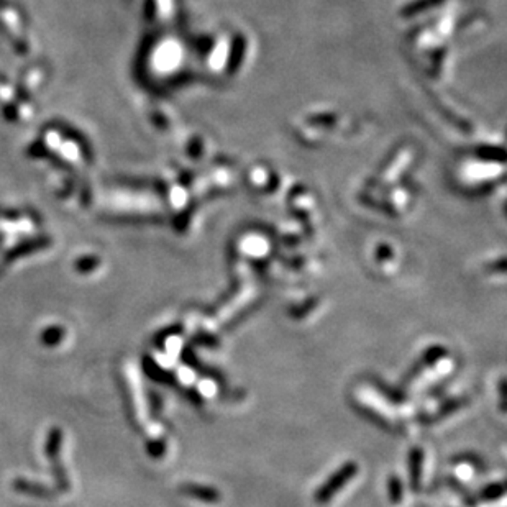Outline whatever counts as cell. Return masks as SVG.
Masks as SVG:
<instances>
[{
  "label": "cell",
  "mask_w": 507,
  "mask_h": 507,
  "mask_svg": "<svg viewBox=\"0 0 507 507\" xmlns=\"http://www.w3.org/2000/svg\"><path fill=\"white\" fill-rule=\"evenodd\" d=\"M61 452H63V430L60 427H53L48 432L47 437V447H45V453L47 458L51 463V473L55 476V481L58 488L61 491H68L69 489V478L66 475V469L61 460Z\"/></svg>",
  "instance_id": "cell-1"
},
{
  "label": "cell",
  "mask_w": 507,
  "mask_h": 507,
  "mask_svg": "<svg viewBox=\"0 0 507 507\" xmlns=\"http://www.w3.org/2000/svg\"><path fill=\"white\" fill-rule=\"evenodd\" d=\"M356 469H358V468H356L355 463L345 465V467L340 469L338 473H335V475L327 481L325 486H322V488L319 489L317 501L319 502H328V501H330L332 497H334L335 494L338 493L340 489H342L343 486L347 484L348 481H350L351 478L356 475Z\"/></svg>",
  "instance_id": "cell-2"
},
{
  "label": "cell",
  "mask_w": 507,
  "mask_h": 507,
  "mask_svg": "<svg viewBox=\"0 0 507 507\" xmlns=\"http://www.w3.org/2000/svg\"><path fill=\"white\" fill-rule=\"evenodd\" d=\"M14 489L18 493L28 494V496L43 497V499L55 497V491H53V489H49L47 488V486H43L40 483H33V481L25 480V478H16V480L14 481Z\"/></svg>",
  "instance_id": "cell-3"
},
{
  "label": "cell",
  "mask_w": 507,
  "mask_h": 507,
  "mask_svg": "<svg viewBox=\"0 0 507 507\" xmlns=\"http://www.w3.org/2000/svg\"><path fill=\"white\" fill-rule=\"evenodd\" d=\"M182 493L188 494V496L190 497H197V499H201V501H207V502L219 501V494L215 493L214 489L202 488V486H194V484L184 486V488H182Z\"/></svg>",
  "instance_id": "cell-4"
},
{
  "label": "cell",
  "mask_w": 507,
  "mask_h": 507,
  "mask_svg": "<svg viewBox=\"0 0 507 507\" xmlns=\"http://www.w3.org/2000/svg\"><path fill=\"white\" fill-rule=\"evenodd\" d=\"M64 336V328L61 327H49L41 334V343L47 345V347H56L58 343L63 340Z\"/></svg>",
  "instance_id": "cell-5"
},
{
  "label": "cell",
  "mask_w": 507,
  "mask_h": 507,
  "mask_svg": "<svg viewBox=\"0 0 507 507\" xmlns=\"http://www.w3.org/2000/svg\"><path fill=\"white\" fill-rule=\"evenodd\" d=\"M45 245H47V242H45V240H43V242H40V243H28V245H22V247H20L18 248V250H15V251H12L10 253V255H7V258H5V261H3V264H7V263H10V261H14V258H16V256H18V255H27V253H32V251H36V250H38V248H43L45 247Z\"/></svg>",
  "instance_id": "cell-6"
},
{
  "label": "cell",
  "mask_w": 507,
  "mask_h": 507,
  "mask_svg": "<svg viewBox=\"0 0 507 507\" xmlns=\"http://www.w3.org/2000/svg\"><path fill=\"white\" fill-rule=\"evenodd\" d=\"M99 264H101V261H99L95 256H84L76 263V269L79 273L87 274V273L94 271Z\"/></svg>",
  "instance_id": "cell-7"
}]
</instances>
